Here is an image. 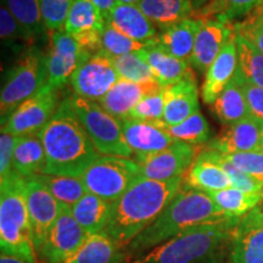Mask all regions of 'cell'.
<instances>
[{"mask_svg":"<svg viewBox=\"0 0 263 263\" xmlns=\"http://www.w3.org/2000/svg\"><path fill=\"white\" fill-rule=\"evenodd\" d=\"M38 137L45 151L43 174L81 178L101 156L78 120L70 97L61 101Z\"/></svg>","mask_w":263,"mask_h":263,"instance_id":"obj_1","label":"cell"},{"mask_svg":"<svg viewBox=\"0 0 263 263\" xmlns=\"http://www.w3.org/2000/svg\"><path fill=\"white\" fill-rule=\"evenodd\" d=\"M183 185V177L166 182L138 177L112 202L110 222L104 233L126 246L159 217Z\"/></svg>","mask_w":263,"mask_h":263,"instance_id":"obj_2","label":"cell"},{"mask_svg":"<svg viewBox=\"0 0 263 263\" xmlns=\"http://www.w3.org/2000/svg\"><path fill=\"white\" fill-rule=\"evenodd\" d=\"M226 219L207 193L182 188L151 224L123 248L129 262L192 227Z\"/></svg>","mask_w":263,"mask_h":263,"instance_id":"obj_3","label":"cell"},{"mask_svg":"<svg viewBox=\"0 0 263 263\" xmlns=\"http://www.w3.org/2000/svg\"><path fill=\"white\" fill-rule=\"evenodd\" d=\"M238 224L226 218L192 227L129 263H226Z\"/></svg>","mask_w":263,"mask_h":263,"instance_id":"obj_4","label":"cell"},{"mask_svg":"<svg viewBox=\"0 0 263 263\" xmlns=\"http://www.w3.org/2000/svg\"><path fill=\"white\" fill-rule=\"evenodd\" d=\"M25 185L26 179L15 171L0 178V246L2 251L37 263Z\"/></svg>","mask_w":263,"mask_h":263,"instance_id":"obj_5","label":"cell"},{"mask_svg":"<svg viewBox=\"0 0 263 263\" xmlns=\"http://www.w3.org/2000/svg\"><path fill=\"white\" fill-rule=\"evenodd\" d=\"M48 84V54L32 47L26 49L6 74L0 95L2 124L24 101Z\"/></svg>","mask_w":263,"mask_h":263,"instance_id":"obj_6","label":"cell"},{"mask_svg":"<svg viewBox=\"0 0 263 263\" xmlns=\"http://www.w3.org/2000/svg\"><path fill=\"white\" fill-rule=\"evenodd\" d=\"M70 98L78 120L101 156L126 159L133 156V151L124 139L120 120L108 114L97 101L87 100L77 95H71Z\"/></svg>","mask_w":263,"mask_h":263,"instance_id":"obj_7","label":"cell"},{"mask_svg":"<svg viewBox=\"0 0 263 263\" xmlns=\"http://www.w3.org/2000/svg\"><path fill=\"white\" fill-rule=\"evenodd\" d=\"M140 177L136 160L100 156L81 177L87 192L114 202Z\"/></svg>","mask_w":263,"mask_h":263,"instance_id":"obj_8","label":"cell"},{"mask_svg":"<svg viewBox=\"0 0 263 263\" xmlns=\"http://www.w3.org/2000/svg\"><path fill=\"white\" fill-rule=\"evenodd\" d=\"M60 104L59 90L45 84L38 93L32 95L16 108L6 122L2 124V130L15 137L38 134L51 120Z\"/></svg>","mask_w":263,"mask_h":263,"instance_id":"obj_9","label":"cell"},{"mask_svg":"<svg viewBox=\"0 0 263 263\" xmlns=\"http://www.w3.org/2000/svg\"><path fill=\"white\" fill-rule=\"evenodd\" d=\"M87 238L88 234L72 215L71 207L62 205L60 216L37 250V256L43 263H64Z\"/></svg>","mask_w":263,"mask_h":263,"instance_id":"obj_10","label":"cell"},{"mask_svg":"<svg viewBox=\"0 0 263 263\" xmlns=\"http://www.w3.org/2000/svg\"><path fill=\"white\" fill-rule=\"evenodd\" d=\"M89 54L72 35L65 31L52 32L48 51V84L60 90Z\"/></svg>","mask_w":263,"mask_h":263,"instance_id":"obj_11","label":"cell"},{"mask_svg":"<svg viewBox=\"0 0 263 263\" xmlns=\"http://www.w3.org/2000/svg\"><path fill=\"white\" fill-rule=\"evenodd\" d=\"M120 80L112 58L101 50L82 64L71 77L74 95L90 101L101 100Z\"/></svg>","mask_w":263,"mask_h":263,"instance_id":"obj_12","label":"cell"},{"mask_svg":"<svg viewBox=\"0 0 263 263\" xmlns=\"http://www.w3.org/2000/svg\"><path fill=\"white\" fill-rule=\"evenodd\" d=\"M199 153L197 146L177 141L166 150L151 155L136 156L134 160L139 164L141 177L166 182L184 177Z\"/></svg>","mask_w":263,"mask_h":263,"instance_id":"obj_13","label":"cell"},{"mask_svg":"<svg viewBox=\"0 0 263 263\" xmlns=\"http://www.w3.org/2000/svg\"><path fill=\"white\" fill-rule=\"evenodd\" d=\"M25 193L31 221L33 244L37 252L47 238L49 230L60 216L62 205L34 177L26 179Z\"/></svg>","mask_w":263,"mask_h":263,"instance_id":"obj_14","label":"cell"},{"mask_svg":"<svg viewBox=\"0 0 263 263\" xmlns=\"http://www.w3.org/2000/svg\"><path fill=\"white\" fill-rule=\"evenodd\" d=\"M201 20L202 25L197 32L189 64L196 71L206 72L229 38L235 34V28L230 22L210 18Z\"/></svg>","mask_w":263,"mask_h":263,"instance_id":"obj_15","label":"cell"},{"mask_svg":"<svg viewBox=\"0 0 263 263\" xmlns=\"http://www.w3.org/2000/svg\"><path fill=\"white\" fill-rule=\"evenodd\" d=\"M163 88L157 81L132 82L120 78L112 89L98 103L117 120L123 121L140 101L159 93Z\"/></svg>","mask_w":263,"mask_h":263,"instance_id":"obj_16","label":"cell"},{"mask_svg":"<svg viewBox=\"0 0 263 263\" xmlns=\"http://www.w3.org/2000/svg\"><path fill=\"white\" fill-rule=\"evenodd\" d=\"M263 122L248 116L226 129L206 144V149L219 154H239L259 151Z\"/></svg>","mask_w":263,"mask_h":263,"instance_id":"obj_17","label":"cell"},{"mask_svg":"<svg viewBox=\"0 0 263 263\" xmlns=\"http://www.w3.org/2000/svg\"><path fill=\"white\" fill-rule=\"evenodd\" d=\"M194 72L184 80L164 88V123L178 124L199 111L200 97Z\"/></svg>","mask_w":263,"mask_h":263,"instance_id":"obj_18","label":"cell"},{"mask_svg":"<svg viewBox=\"0 0 263 263\" xmlns=\"http://www.w3.org/2000/svg\"><path fill=\"white\" fill-rule=\"evenodd\" d=\"M235 37L236 34L229 38L218 57L205 72V78H203L201 87V98L205 104L212 105L215 103L217 98L221 95L234 77L236 65H238Z\"/></svg>","mask_w":263,"mask_h":263,"instance_id":"obj_19","label":"cell"},{"mask_svg":"<svg viewBox=\"0 0 263 263\" xmlns=\"http://www.w3.org/2000/svg\"><path fill=\"white\" fill-rule=\"evenodd\" d=\"M121 122H122L124 139L130 150L133 151V155L136 156H145L160 153L177 143L172 137L168 136L155 123L130 120V118H126Z\"/></svg>","mask_w":263,"mask_h":263,"instance_id":"obj_20","label":"cell"},{"mask_svg":"<svg viewBox=\"0 0 263 263\" xmlns=\"http://www.w3.org/2000/svg\"><path fill=\"white\" fill-rule=\"evenodd\" d=\"M127 37L141 43H153L159 34L156 26L134 4L117 3L108 21Z\"/></svg>","mask_w":263,"mask_h":263,"instance_id":"obj_21","label":"cell"},{"mask_svg":"<svg viewBox=\"0 0 263 263\" xmlns=\"http://www.w3.org/2000/svg\"><path fill=\"white\" fill-rule=\"evenodd\" d=\"M64 263H129L123 246L106 233L90 234Z\"/></svg>","mask_w":263,"mask_h":263,"instance_id":"obj_22","label":"cell"},{"mask_svg":"<svg viewBox=\"0 0 263 263\" xmlns=\"http://www.w3.org/2000/svg\"><path fill=\"white\" fill-rule=\"evenodd\" d=\"M183 185L209 194L230 188L233 184L226 171L200 151L188 172L184 174Z\"/></svg>","mask_w":263,"mask_h":263,"instance_id":"obj_23","label":"cell"},{"mask_svg":"<svg viewBox=\"0 0 263 263\" xmlns=\"http://www.w3.org/2000/svg\"><path fill=\"white\" fill-rule=\"evenodd\" d=\"M139 54L149 65L156 81L164 88L193 73V67L189 61L173 57L154 43L149 48L139 51Z\"/></svg>","mask_w":263,"mask_h":263,"instance_id":"obj_24","label":"cell"},{"mask_svg":"<svg viewBox=\"0 0 263 263\" xmlns=\"http://www.w3.org/2000/svg\"><path fill=\"white\" fill-rule=\"evenodd\" d=\"M202 25L201 18H186L172 27L159 32L154 44L163 49L173 57L189 61L194 50V44Z\"/></svg>","mask_w":263,"mask_h":263,"instance_id":"obj_25","label":"cell"},{"mask_svg":"<svg viewBox=\"0 0 263 263\" xmlns=\"http://www.w3.org/2000/svg\"><path fill=\"white\" fill-rule=\"evenodd\" d=\"M112 202L87 193L71 207L72 215L88 235L104 233L110 222Z\"/></svg>","mask_w":263,"mask_h":263,"instance_id":"obj_26","label":"cell"},{"mask_svg":"<svg viewBox=\"0 0 263 263\" xmlns=\"http://www.w3.org/2000/svg\"><path fill=\"white\" fill-rule=\"evenodd\" d=\"M138 6L160 31L192 18L194 14L192 0H141Z\"/></svg>","mask_w":263,"mask_h":263,"instance_id":"obj_27","label":"cell"},{"mask_svg":"<svg viewBox=\"0 0 263 263\" xmlns=\"http://www.w3.org/2000/svg\"><path fill=\"white\" fill-rule=\"evenodd\" d=\"M105 25L106 20L91 0H74L64 31L78 39L84 35L103 33Z\"/></svg>","mask_w":263,"mask_h":263,"instance_id":"obj_28","label":"cell"},{"mask_svg":"<svg viewBox=\"0 0 263 263\" xmlns=\"http://www.w3.org/2000/svg\"><path fill=\"white\" fill-rule=\"evenodd\" d=\"M45 167V151L38 134L18 137L12 168L22 178L27 179L43 173Z\"/></svg>","mask_w":263,"mask_h":263,"instance_id":"obj_29","label":"cell"},{"mask_svg":"<svg viewBox=\"0 0 263 263\" xmlns=\"http://www.w3.org/2000/svg\"><path fill=\"white\" fill-rule=\"evenodd\" d=\"M235 43L238 65L233 78L238 83H250L263 88V54L241 35L236 34Z\"/></svg>","mask_w":263,"mask_h":263,"instance_id":"obj_30","label":"cell"},{"mask_svg":"<svg viewBox=\"0 0 263 263\" xmlns=\"http://www.w3.org/2000/svg\"><path fill=\"white\" fill-rule=\"evenodd\" d=\"M226 218L240 219L254 210L261 201L263 193H248L234 186L209 193Z\"/></svg>","mask_w":263,"mask_h":263,"instance_id":"obj_31","label":"cell"},{"mask_svg":"<svg viewBox=\"0 0 263 263\" xmlns=\"http://www.w3.org/2000/svg\"><path fill=\"white\" fill-rule=\"evenodd\" d=\"M212 107L217 118L226 127L232 126L250 116L244 91L241 85L234 78L217 98Z\"/></svg>","mask_w":263,"mask_h":263,"instance_id":"obj_32","label":"cell"},{"mask_svg":"<svg viewBox=\"0 0 263 263\" xmlns=\"http://www.w3.org/2000/svg\"><path fill=\"white\" fill-rule=\"evenodd\" d=\"M154 123L166 132L174 140L180 141V143L200 147V145H206L210 141L209 123L200 110L184 120L183 122L173 124V126L164 123L163 121Z\"/></svg>","mask_w":263,"mask_h":263,"instance_id":"obj_33","label":"cell"},{"mask_svg":"<svg viewBox=\"0 0 263 263\" xmlns=\"http://www.w3.org/2000/svg\"><path fill=\"white\" fill-rule=\"evenodd\" d=\"M262 2L263 0H211L205 6L195 10L193 17L232 22L241 16L251 15L262 5Z\"/></svg>","mask_w":263,"mask_h":263,"instance_id":"obj_34","label":"cell"},{"mask_svg":"<svg viewBox=\"0 0 263 263\" xmlns=\"http://www.w3.org/2000/svg\"><path fill=\"white\" fill-rule=\"evenodd\" d=\"M226 263H263V228L235 232Z\"/></svg>","mask_w":263,"mask_h":263,"instance_id":"obj_35","label":"cell"},{"mask_svg":"<svg viewBox=\"0 0 263 263\" xmlns=\"http://www.w3.org/2000/svg\"><path fill=\"white\" fill-rule=\"evenodd\" d=\"M34 178L47 188L61 205L72 207L87 194L83 180L77 177L54 176V174H37Z\"/></svg>","mask_w":263,"mask_h":263,"instance_id":"obj_36","label":"cell"},{"mask_svg":"<svg viewBox=\"0 0 263 263\" xmlns=\"http://www.w3.org/2000/svg\"><path fill=\"white\" fill-rule=\"evenodd\" d=\"M153 43H141L134 41V39L127 37L122 32L118 31L110 22H106L103 33H101L103 51L111 58L139 52L144 49L149 48Z\"/></svg>","mask_w":263,"mask_h":263,"instance_id":"obj_37","label":"cell"},{"mask_svg":"<svg viewBox=\"0 0 263 263\" xmlns=\"http://www.w3.org/2000/svg\"><path fill=\"white\" fill-rule=\"evenodd\" d=\"M16 20L33 35L45 32L42 20L41 0H2Z\"/></svg>","mask_w":263,"mask_h":263,"instance_id":"obj_38","label":"cell"},{"mask_svg":"<svg viewBox=\"0 0 263 263\" xmlns=\"http://www.w3.org/2000/svg\"><path fill=\"white\" fill-rule=\"evenodd\" d=\"M112 60L115 68L122 80L132 82L156 81L149 65L140 57L139 52L112 58Z\"/></svg>","mask_w":263,"mask_h":263,"instance_id":"obj_39","label":"cell"},{"mask_svg":"<svg viewBox=\"0 0 263 263\" xmlns=\"http://www.w3.org/2000/svg\"><path fill=\"white\" fill-rule=\"evenodd\" d=\"M200 151H201L202 154H205L207 157L216 161V162L226 171L227 174L229 176L230 180H232V184L234 188L244 190V192L248 193H263V183H261L257 179H255L254 177L249 176V174H246L245 172H242V171L236 168L235 166H233L232 163H229L228 161L223 159L219 153L209 149H203Z\"/></svg>","mask_w":263,"mask_h":263,"instance_id":"obj_40","label":"cell"},{"mask_svg":"<svg viewBox=\"0 0 263 263\" xmlns=\"http://www.w3.org/2000/svg\"><path fill=\"white\" fill-rule=\"evenodd\" d=\"M74 0H41L42 20L45 31H64L66 20Z\"/></svg>","mask_w":263,"mask_h":263,"instance_id":"obj_41","label":"cell"},{"mask_svg":"<svg viewBox=\"0 0 263 263\" xmlns=\"http://www.w3.org/2000/svg\"><path fill=\"white\" fill-rule=\"evenodd\" d=\"M0 35H2L3 41L6 43L22 42L29 48L34 47L32 44L35 41V35H33L20 24L3 3L2 8H0Z\"/></svg>","mask_w":263,"mask_h":263,"instance_id":"obj_42","label":"cell"},{"mask_svg":"<svg viewBox=\"0 0 263 263\" xmlns=\"http://www.w3.org/2000/svg\"><path fill=\"white\" fill-rule=\"evenodd\" d=\"M164 114V88L159 93L151 95L140 101L127 118L144 121V122H159L162 121Z\"/></svg>","mask_w":263,"mask_h":263,"instance_id":"obj_43","label":"cell"},{"mask_svg":"<svg viewBox=\"0 0 263 263\" xmlns=\"http://www.w3.org/2000/svg\"><path fill=\"white\" fill-rule=\"evenodd\" d=\"M221 156L236 168L242 171L249 176L263 183V153L262 151H251V153L239 154H221Z\"/></svg>","mask_w":263,"mask_h":263,"instance_id":"obj_44","label":"cell"},{"mask_svg":"<svg viewBox=\"0 0 263 263\" xmlns=\"http://www.w3.org/2000/svg\"><path fill=\"white\" fill-rule=\"evenodd\" d=\"M235 33L248 39L263 54V9H257L244 21L234 25Z\"/></svg>","mask_w":263,"mask_h":263,"instance_id":"obj_45","label":"cell"},{"mask_svg":"<svg viewBox=\"0 0 263 263\" xmlns=\"http://www.w3.org/2000/svg\"><path fill=\"white\" fill-rule=\"evenodd\" d=\"M17 140L18 137L2 130V136H0V178H4L14 171L12 160H14Z\"/></svg>","mask_w":263,"mask_h":263,"instance_id":"obj_46","label":"cell"},{"mask_svg":"<svg viewBox=\"0 0 263 263\" xmlns=\"http://www.w3.org/2000/svg\"><path fill=\"white\" fill-rule=\"evenodd\" d=\"M244 91L249 115L263 122V88L250 83H239Z\"/></svg>","mask_w":263,"mask_h":263,"instance_id":"obj_47","label":"cell"},{"mask_svg":"<svg viewBox=\"0 0 263 263\" xmlns=\"http://www.w3.org/2000/svg\"><path fill=\"white\" fill-rule=\"evenodd\" d=\"M258 228H263V196L258 205L240 219L235 232H244V230Z\"/></svg>","mask_w":263,"mask_h":263,"instance_id":"obj_48","label":"cell"},{"mask_svg":"<svg viewBox=\"0 0 263 263\" xmlns=\"http://www.w3.org/2000/svg\"><path fill=\"white\" fill-rule=\"evenodd\" d=\"M91 2H93V4L97 6L99 10H100L101 14L104 15V17L107 22L114 8L117 5L118 0H91Z\"/></svg>","mask_w":263,"mask_h":263,"instance_id":"obj_49","label":"cell"},{"mask_svg":"<svg viewBox=\"0 0 263 263\" xmlns=\"http://www.w3.org/2000/svg\"><path fill=\"white\" fill-rule=\"evenodd\" d=\"M0 263H29L26 259L18 257V256L9 254V252L2 251L0 255Z\"/></svg>","mask_w":263,"mask_h":263,"instance_id":"obj_50","label":"cell"},{"mask_svg":"<svg viewBox=\"0 0 263 263\" xmlns=\"http://www.w3.org/2000/svg\"><path fill=\"white\" fill-rule=\"evenodd\" d=\"M211 0H192L193 3V6H194V11L195 10H199L200 8H202V6H205L207 3H210Z\"/></svg>","mask_w":263,"mask_h":263,"instance_id":"obj_51","label":"cell"},{"mask_svg":"<svg viewBox=\"0 0 263 263\" xmlns=\"http://www.w3.org/2000/svg\"><path fill=\"white\" fill-rule=\"evenodd\" d=\"M120 3H124V4H134V5H138L141 0H118Z\"/></svg>","mask_w":263,"mask_h":263,"instance_id":"obj_52","label":"cell"},{"mask_svg":"<svg viewBox=\"0 0 263 263\" xmlns=\"http://www.w3.org/2000/svg\"><path fill=\"white\" fill-rule=\"evenodd\" d=\"M259 151L263 153V130H262V137H261V147H259Z\"/></svg>","mask_w":263,"mask_h":263,"instance_id":"obj_53","label":"cell"},{"mask_svg":"<svg viewBox=\"0 0 263 263\" xmlns=\"http://www.w3.org/2000/svg\"><path fill=\"white\" fill-rule=\"evenodd\" d=\"M259 9H263V2H262V5H261V6H259Z\"/></svg>","mask_w":263,"mask_h":263,"instance_id":"obj_54","label":"cell"}]
</instances>
